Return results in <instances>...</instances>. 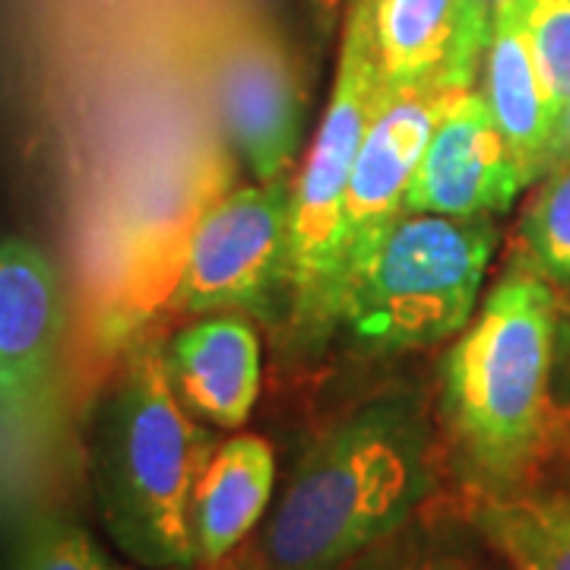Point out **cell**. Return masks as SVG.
Masks as SVG:
<instances>
[{
	"label": "cell",
	"mask_w": 570,
	"mask_h": 570,
	"mask_svg": "<svg viewBox=\"0 0 570 570\" xmlns=\"http://www.w3.org/2000/svg\"><path fill=\"white\" fill-rule=\"evenodd\" d=\"M367 570H491L472 551L444 546V542H412L390 551L387 558H374Z\"/></svg>",
	"instance_id": "20"
},
{
	"label": "cell",
	"mask_w": 570,
	"mask_h": 570,
	"mask_svg": "<svg viewBox=\"0 0 570 570\" xmlns=\"http://www.w3.org/2000/svg\"><path fill=\"white\" fill-rule=\"evenodd\" d=\"M551 456L549 466L564 469L570 479V292H561V324L554 348V381H551Z\"/></svg>",
	"instance_id": "19"
},
{
	"label": "cell",
	"mask_w": 570,
	"mask_h": 570,
	"mask_svg": "<svg viewBox=\"0 0 570 570\" xmlns=\"http://www.w3.org/2000/svg\"><path fill=\"white\" fill-rule=\"evenodd\" d=\"M482 73H485L482 96L489 102L491 118L504 137L520 178L527 187H532L542 178V159L549 153L558 118L551 111L546 86L532 61L530 41L523 36V26L510 0L494 10Z\"/></svg>",
	"instance_id": "14"
},
{
	"label": "cell",
	"mask_w": 570,
	"mask_h": 570,
	"mask_svg": "<svg viewBox=\"0 0 570 570\" xmlns=\"http://www.w3.org/2000/svg\"><path fill=\"white\" fill-rule=\"evenodd\" d=\"M63 330L58 266L32 242L0 238V448L29 453L51 434Z\"/></svg>",
	"instance_id": "8"
},
{
	"label": "cell",
	"mask_w": 570,
	"mask_h": 570,
	"mask_svg": "<svg viewBox=\"0 0 570 570\" xmlns=\"http://www.w3.org/2000/svg\"><path fill=\"white\" fill-rule=\"evenodd\" d=\"M216 450L171 384L165 348L140 346L108 393L96 434L105 527L142 568H194V491Z\"/></svg>",
	"instance_id": "3"
},
{
	"label": "cell",
	"mask_w": 570,
	"mask_h": 570,
	"mask_svg": "<svg viewBox=\"0 0 570 570\" xmlns=\"http://www.w3.org/2000/svg\"><path fill=\"white\" fill-rule=\"evenodd\" d=\"M498 242L494 219L406 213L348 285L336 333L367 355H403L460 336L479 311Z\"/></svg>",
	"instance_id": "5"
},
{
	"label": "cell",
	"mask_w": 570,
	"mask_h": 570,
	"mask_svg": "<svg viewBox=\"0 0 570 570\" xmlns=\"http://www.w3.org/2000/svg\"><path fill=\"white\" fill-rule=\"evenodd\" d=\"M153 570H225L223 564H194V568H153Z\"/></svg>",
	"instance_id": "23"
},
{
	"label": "cell",
	"mask_w": 570,
	"mask_h": 570,
	"mask_svg": "<svg viewBox=\"0 0 570 570\" xmlns=\"http://www.w3.org/2000/svg\"><path fill=\"white\" fill-rule=\"evenodd\" d=\"M13 570H115L96 539L61 513L36 517L20 539Z\"/></svg>",
	"instance_id": "18"
},
{
	"label": "cell",
	"mask_w": 570,
	"mask_h": 570,
	"mask_svg": "<svg viewBox=\"0 0 570 570\" xmlns=\"http://www.w3.org/2000/svg\"><path fill=\"white\" fill-rule=\"evenodd\" d=\"M295 175L254 181L206 206L184 247L171 305L184 314L242 311L273 321L285 311L288 219Z\"/></svg>",
	"instance_id": "7"
},
{
	"label": "cell",
	"mask_w": 570,
	"mask_h": 570,
	"mask_svg": "<svg viewBox=\"0 0 570 570\" xmlns=\"http://www.w3.org/2000/svg\"><path fill=\"white\" fill-rule=\"evenodd\" d=\"M469 523L508 570H570V489L479 498Z\"/></svg>",
	"instance_id": "15"
},
{
	"label": "cell",
	"mask_w": 570,
	"mask_h": 570,
	"mask_svg": "<svg viewBox=\"0 0 570 570\" xmlns=\"http://www.w3.org/2000/svg\"><path fill=\"white\" fill-rule=\"evenodd\" d=\"M317 3H321V10L333 13V10H348V3H352V0H317Z\"/></svg>",
	"instance_id": "22"
},
{
	"label": "cell",
	"mask_w": 570,
	"mask_h": 570,
	"mask_svg": "<svg viewBox=\"0 0 570 570\" xmlns=\"http://www.w3.org/2000/svg\"><path fill=\"white\" fill-rule=\"evenodd\" d=\"M444 96H381L348 178L343 216L346 292L390 228L406 216V197ZM346 302V298H343Z\"/></svg>",
	"instance_id": "11"
},
{
	"label": "cell",
	"mask_w": 570,
	"mask_h": 570,
	"mask_svg": "<svg viewBox=\"0 0 570 570\" xmlns=\"http://www.w3.org/2000/svg\"><path fill=\"white\" fill-rule=\"evenodd\" d=\"M381 96L384 82L371 45L367 3L352 0L343 22L333 96L292 187L283 326L302 352H321L340 330L346 298L343 216L348 178Z\"/></svg>",
	"instance_id": "4"
},
{
	"label": "cell",
	"mask_w": 570,
	"mask_h": 570,
	"mask_svg": "<svg viewBox=\"0 0 570 570\" xmlns=\"http://www.w3.org/2000/svg\"><path fill=\"white\" fill-rule=\"evenodd\" d=\"M276 485V453L261 434L216 444L194 491V542L200 564H223L264 520Z\"/></svg>",
	"instance_id": "13"
},
{
	"label": "cell",
	"mask_w": 570,
	"mask_h": 570,
	"mask_svg": "<svg viewBox=\"0 0 570 570\" xmlns=\"http://www.w3.org/2000/svg\"><path fill=\"white\" fill-rule=\"evenodd\" d=\"M561 292L508 264L441 365L444 453L472 501L535 489L551 456Z\"/></svg>",
	"instance_id": "1"
},
{
	"label": "cell",
	"mask_w": 570,
	"mask_h": 570,
	"mask_svg": "<svg viewBox=\"0 0 570 570\" xmlns=\"http://www.w3.org/2000/svg\"><path fill=\"white\" fill-rule=\"evenodd\" d=\"M171 384L190 415L235 431L261 396V336L242 311L204 314L165 348Z\"/></svg>",
	"instance_id": "12"
},
{
	"label": "cell",
	"mask_w": 570,
	"mask_h": 570,
	"mask_svg": "<svg viewBox=\"0 0 570 570\" xmlns=\"http://www.w3.org/2000/svg\"><path fill=\"white\" fill-rule=\"evenodd\" d=\"M434 485V434L419 400L393 393L326 428L266 520L264 570H343L384 546Z\"/></svg>",
	"instance_id": "2"
},
{
	"label": "cell",
	"mask_w": 570,
	"mask_h": 570,
	"mask_svg": "<svg viewBox=\"0 0 570 570\" xmlns=\"http://www.w3.org/2000/svg\"><path fill=\"white\" fill-rule=\"evenodd\" d=\"M384 96L472 89L491 41L485 0H365Z\"/></svg>",
	"instance_id": "9"
},
{
	"label": "cell",
	"mask_w": 570,
	"mask_h": 570,
	"mask_svg": "<svg viewBox=\"0 0 570 570\" xmlns=\"http://www.w3.org/2000/svg\"><path fill=\"white\" fill-rule=\"evenodd\" d=\"M190 58L225 137L254 181L295 175L305 99L283 32L247 3L216 7L194 26Z\"/></svg>",
	"instance_id": "6"
},
{
	"label": "cell",
	"mask_w": 570,
	"mask_h": 570,
	"mask_svg": "<svg viewBox=\"0 0 570 570\" xmlns=\"http://www.w3.org/2000/svg\"><path fill=\"white\" fill-rule=\"evenodd\" d=\"M523 190L485 96L475 86L444 96L409 187V213L498 219Z\"/></svg>",
	"instance_id": "10"
},
{
	"label": "cell",
	"mask_w": 570,
	"mask_h": 570,
	"mask_svg": "<svg viewBox=\"0 0 570 570\" xmlns=\"http://www.w3.org/2000/svg\"><path fill=\"white\" fill-rule=\"evenodd\" d=\"M523 36L530 41L532 61L546 86L551 111L561 118L570 105V0H510Z\"/></svg>",
	"instance_id": "17"
},
{
	"label": "cell",
	"mask_w": 570,
	"mask_h": 570,
	"mask_svg": "<svg viewBox=\"0 0 570 570\" xmlns=\"http://www.w3.org/2000/svg\"><path fill=\"white\" fill-rule=\"evenodd\" d=\"M568 159H570V105H568V111L558 118V124H554L549 153H546V159H542V178L549 175L551 168L564 165ZM542 178H539V181H542Z\"/></svg>",
	"instance_id": "21"
},
{
	"label": "cell",
	"mask_w": 570,
	"mask_h": 570,
	"mask_svg": "<svg viewBox=\"0 0 570 570\" xmlns=\"http://www.w3.org/2000/svg\"><path fill=\"white\" fill-rule=\"evenodd\" d=\"M485 3H489L491 10H498V7H501V3H508V0H485Z\"/></svg>",
	"instance_id": "24"
},
{
	"label": "cell",
	"mask_w": 570,
	"mask_h": 570,
	"mask_svg": "<svg viewBox=\"0 0 570 570\" xmlns=\"http://www.w3.org/2000/svg\"><path fill=\"white\" fill-rule=\"evenodd\" d=\"M510 264L539 273L558 292H570V159L535 187L513 232Z\"/></svg>",
	"instance_id": "16"
}]
</instances>
